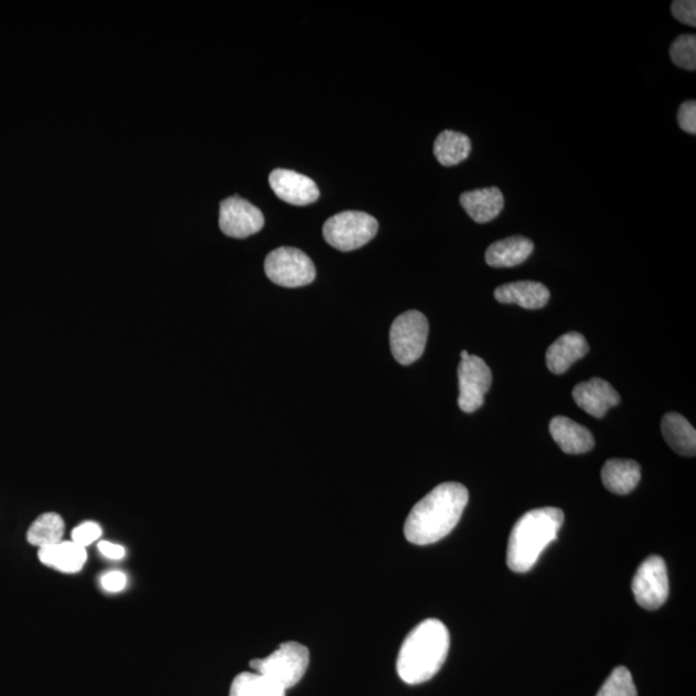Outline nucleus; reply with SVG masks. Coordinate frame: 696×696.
Instances as JSON below:
<instances>
[{
	"label": "nucleus",
	"instance_id": "1",
	"mask_svg": "<svg viewBox=\"0 0 696 696\" xmlns=\"http://www.w3.org/2000/svg\"><path fill=\"white\" fill-rule=\"evenodd\" d=\"M468 490L459 483H444L421 499L405 521V538L417 546L441 541L457 526L468 503Z\"/></svg>",
	"mask_w": 696,
	"mask_h": 696
},
{
	"label": "nucleus",
	"instance_id": "2",
	"mask_svg": "<svg viewBox=\"0 0 696 696\" xmlns=\"http://www.w3.org/2000/svg\"><path fill=\"white\" fill-rule=\"evenodd\" d=\"M448 628L437 619H426L406 636L397 658V673L405 684H423L440 671L448 657Z\"/></svg>",
	"mask_w": 696,
	"mask_h": 696
},
{
	"label": "nucleus",
	"instance_id": "3",
	"mask_svg": "<svg viewBox=\"0 0 696 696\" xmlns=\"http://www.w3.org/2000/svg\"><path fill=\"white\" fill-rule=\"evenodd\" d=\"M564 519V512L555 507L538 508L522 515L508 539V568L515 573L532 570L548 544L556 541Z\"/></svg>",
	"mask_w": 696,
	"mask_h": 696
},
{
	"label": "nucleus",
	"instance_id": "4",
	"mask_svg": "<svg viewBox=\"0 0 696 696\" xmlns=\"http://www.w3.org/2000/svg\"><path fill=\"white\" fill-rule=\"evenodd\" d=\"M310 664L309 649L298 642H284L278 650L263 659H253L251 668L270 678L284 690L296 686Z\"/></svg>",
	"mask_w": 696,
	"mask_h": 696
},
{
	"label": "nucleus",
	"instance_id": "5",
	"mask_svg": "<svg viewBox=\"0 0 696 696\" xmlns=\"http://www.w3.org/2000/svg\"><path fill=\"white\" fill-rule=\"evenodd\" d=\"M378 221L368 213L347 211L330 217L323 234L327 243L341 252L356 251L377 235Z\"/></svg>",
	"mask_w": 696,
	"mask_h": 696
},
{
	"label": "nucleus",
	"instance_id": "6",
	"mask_svg": "<svg viewBox=\"0 0 696 696\" xmlns=\"http://www.w3.org/2000/svg\"><path fill=\"white\" fill-rule=\"evenodd\" d=\"M428 321L422 312L412 310L397 316L390 330L392 355L397 363L410 365L425 352Z\"/></svg>",
	"mask_w": 696,
	"mask_h": 696
},
{
	"label": "nucleus",
	"instance_id": "7",
	"mask_svg": "<svg viewBox=\"0 0 696 696\" xmlns=\"http://www.w3.org/2000/svg\"><path fill=\"white\" fill-rule=\"evenodd\" d=\"M265 271L272 283L285 288H300L315 280L314 262L297 248L281 247L266 257Z\"/></svg>",
	"mask_w": 696,
	"mask_h": 696
},
{
	"label": "nucleus",
	"instance_id": "8",
	"mask_svg": "<svg viewBox=\"0 0 696 696\" xmlns=\"http://www.w3.org/2000/svg\"><path fill=\"white\" fill-rule=\"evenodd\" d=\"M632 592L637 604L646 610H657L667 601L669 579L662 557L649 556L642 562L632 580Z\"/></svg>",
	"mask_w": 696,
	"mask_h": 696
},
{
	"label": "nucleus",
	"instance_id": "9",
	"mask_svg": "<svg viewBox=\"0 0 696 696\" xmlns=\"http://www.w3.org/2000/svg\"><path fill=\"white\" fill-rule=\"evenodd\" d=\"M458 405L464 413H474L484 404L485 395L492 386L493 374L479 356L470 355L458 368Z\"/></svg>",
	"mask_w": 696,
	"mask_h": 696
},
{
	"label": "nucleus",
	"instance_id": "10",
	"mask_svg": "<svg viewBox=\"0 0 696 696\" xmlns=\"http://www.w3.org/2000/svg\"><path fill=\"white\" fill-rule=\"evenodd\" d=\"M265 225L260 209L240 196L223 200L220 208V227L223 234L235 239H245L257 234Z\"/></svg>",
	"mask_w": 696,
	"mask_h": 696
},
{
	"label": "nucleus",
	"instance_id": "11",
	"mask_svg": "<svg viewBox=\"0 0 696 696\" xmlns=\"http://www.w3.org/2000/svg\"><path fill=\"white\" fill-rule=\"evenodd\" d=\"M269 182L275 195L285 203L302 207L316 202L320 196L318 185L310 177L289 169H275Z\"/></svg>",
	"mask_w": 696,
	"mask_h": 696
},
{
	"label": "nucleus",
	"instance_id": "12",
	"mask_svg": "<svg viewBox=\"0 0 696 696\" xmlns=\"http://www.w3.org/2000/svg\"><path fill=\"white\" fill-rule=\"evenodd\" d=\"M575 404L595 418H602L610 408L620 403V396L609 382L601 378L579 383L574 387Z\"/></svg>",
	"mask_w": 696,
	"mask_h": 696
},
{
	"label": "nucleus",
	"instance_id": "13",
	"mask_svg": "<svg viewBox=\"0 0 696 696\" xmlns=\"http://www.w3.org/2000/svg\"><path fill=\"white\" fill-rule=\"evenodd\" d=\"M495 300L501 303H515L526 310H538L550 301L551 293L546 285L537 281H516L495 289Z\"/></svg>",
	"mask_w": 696,
	"mask_h": 696
},
{
	"label": "nucleus",
	"instance_id": "14",
	"mask_svg": "<svg viewBox=\"0 0 696 696\" xmlns=\"http://www.w3.org/2000/svg\"><path fill=\"white\" fill-rule=\"evenodd\" d=\"M550 434L566 454H583L595 446V437L588 428L568 417H555L550 423Z\"/></svg>",
	"mask_w": 696,
	"mask_h": 696
},
{
	"label": "nucleus",
	"instance_id": "15",
	"mask_svg": "<svg viewBox=\"0 0 696 696\" xmlns=\"http://www.w3.org/2000/svg\"><path fill=\"white\" fill-rule=\"evenodd\" d=\"M590 351V346L583 334L570 332L556 339L547 350L546 363L553 374H562L571 365L584 358Z\"/></svg>",
	"mask_w": 696,
	"mask_h": 696
},
{
	"label": "nucleus",
	"instance_id": "16",
	"mask_svg": "<svg viewBox=\"0 0 696 696\" xmlns=\"http://www.w3.org/2000/svg\"><path fill=\"white\" fill-rule=\"evenodd\" d=\"M461 205L468 216L477 223H488L501 214L504 196L498 187H486L467 191L461 195Z\"/></svg>",
	"mask_w": 696,
	"mask_h": 696
},
{
	"label": "nucleus",
	"instance_id": "17",
	"mask_svg": "<svg viewBox=\"0 0 696 696\" xmlns=\"http://www.w3.org/2000/svg\"><path fill=\"white\" fill-rule=\"evenodd\" d=\"M534 251V243L525 236L499 240L486 249L485 260L490 267H515L524 263Z\"/></svg>",
	"mask_w": 696,
	"mask_h": 696
},
{
	"label": "nucleus",
	"instance_id": "18",
	"mask_svg": "<svg viewBox=\"0 0 696 696\" xmlns=\"http://www.w3.org/2000/svg\"><path fill=\"white\" fill-rule=\"evenodd\" d=\"M38 556L44 565L68 574L78 573L87 562L86 548L73 541L39 548Z\"/></svg>",
	"mask_w": 696,
	"mask_h": 696
},
{
	"label": "nucleus",
	"instance_id": "19",
	"mask_svg": "<svg viewBox=\"0 0 696 696\" xmlns=\"http://www.w3.org/2000/svg\"><path fill=\"white\" fill-rule=\"evenodd\" d=\"M601 479L609 492L619 495L629 494L640 483V464L632 459H610L602 467Z\"/></svg>",
	"mask_w": 696,
	"mask_h": 696
},
{
	"label": "nucleus",
	"instance_id": "20",
	"mask_svg": "<svg viewBox=\"0 0 696 696\" xmlns=\"http://www.w3.org/2000/svg\"><path fill=\"white\" fill-rule=\"evenodd\" d=\"M662 432L667 444L677 454L694 457L696 454V432L685 417L678 413H668L662 421Z\"/></svg>",
	"mask_w": 696,
	"mask_h": 696
},
{
	"label": "nucleus",
	"instance_id": "21",
	"mask_svg": "<svg viewBox=\"0 0 696 696\" xmlns=\"http://www.w3.org/2000/svg\"><path fill=\"white\" fill-rule=\"evenodd\" d=\"M472 144L470 137L461 132L444 131L437 136L434 154L444 167H454L470 156Z\"/></svg>",
	"mask_w": 696,
	"mask_h": 696
},
{
	"label": "nucleus",
	"instance_id": "22",
	"mask_svg": "<svg viewBox=\"0 0 696 696\" xmlns=\"http://www.w3.org/2000/svg\"><path fill=\"white\" fill-rule=\"evenodd\" d=\"M65 533V522L57 513H44L31 524L28 542L31 546L44 548L60 543Z\"/></svg>",
	"mask_w": 696,
	"mask_h": 696
},
{
	"label": "nucleus",
	"instance_id": "23",
	"mask_svg": "<svg viewBox=\"0 0 696 696\" xmlns=\"http://www.w3.org/2000/svg\"><path fill=\"white\" fill-rule=\"evenodd\" d=\"M283 687L258 672H244L232 681L230 696H285Z\"/></svg>",
	"mask_w": 696,
	"mask_h": 696
},
{
	"label": "nucleus",
	"instance_id": "24",
	"mask_svg": "<svg viewBox=\"0 0 696 696\" xmlns=\"http://www.w3.org/2000/svg\"><path fill=\"white\" fill-rule=\"evenodd\" d=\"M673 64L678 68L695 71L696 69V37L694 34L680 35L669 48Z\"/></svg>",
	"mask_w": 696,
	"mask_h": 696
},
{
	"label": "nucleus",
	"instance_id": "25",
	"mask_svg": "<svg viewBox=\"0 0 696 696\" xmlns=\"http://www.w3.org/2000/svg\"><path fill=\"white\" fill-rule=\"evenodd\" d=\"M596 696H637L631 672L626 667L615 668Z\"/></svg>",
	"mask_w": 696,
	"mask_h": 696
},
{
	"label": "nucleus",
	"instance_id": "26",
	"mask_svg": "<svg viewBox=\"0 0 696 696\" xmlns=\"http://www.w3.org/2000/svg\"><path fill=\"white\" fill-rule=\"evenodd\" d=\"M101 534L102 530L100 525L96 524V522L87 521L83 522V524H80L73 530V533H71V538H73L74 543L87 548L88 546H91L92 543L98 541Z\"/></svg>",
	"mask_w": 696,
	"mask_h": 696
},
{
	"label": "nucleus",
	"instance_id": "27",
	"mask_svg": "<svg viewBox=\"0 0 696 696\" xmlns=\"http://www.w3.org/2000/svg\"><path fill=\"white\" fill-rule=\"evenodd\" d=\"M672 15L681 24L696 26V2L695 0H675L671 6Z\"/></svg>",
	"mask_w": 696,
	"mask_h": 696
},
{
	"label": "nucleus",
	"instance_id": "28",
	"mask_svg": "<svg viewBox=\"0 0 696 696\" xmlns=\"http://www.w3.org/2000/svg\"><path fill=\"white\" fill-rule=\"evenodd\" d=\"M678 126L690 135H696V102L686 101L680 106L677 114Z\"/></svg>",
	"mask_w": 696,
	"mask_h": 696
},
{
	"label": "nucleus",
	"instance_id": "29",
	"mask_svg": "<svg viewBox=\"0 0 696 696\" xmlns=\"http://www.w3.org/2000/svg\"><path fill=\"white\" fill-rule=\"evenodd\" d=\"M101 586L105 591L111 593L123 591L127 586L126 574L122 571H110L101 578Z\"/></svg>",
	"mask_w": 696,
	"mask_h": 696
},
{
	"label": "nucleus",
	"instance_id": "30",
	"mask_svg": "<svg viewBox=\"0 0 696 696\" xmlns=\"http://www.w3.org/2000/svg\"><path fill=\"white\" fill-rule=\"evenodd\" d=\"M98 551L110 560H120L126 555V550H124L123 546L107 541L98 543Z\"/></svg>",
	"mask_w": 696,
	"mask_h": 696
},
{
	"label": "nucleus",
	"instance_id": "31",
	"mask_svg": "<svg viewBox=\"0 0 696 696\" xmlns=\"http://www.w3.org/2000/svg\"><path fill=\"white\" fill-rule=\"evenodd\" d=\"M468 356H470V354H468V351L463 350V351L461 352V358H462V360H466V359L468 358Z\"/></svg>",
	"mask_w": 696,
	"mask_h": 696
}]
</instances>
